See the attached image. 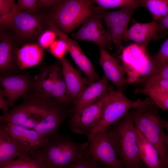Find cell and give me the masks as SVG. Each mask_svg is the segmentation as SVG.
<instances>
[{"mask_svg":"<svg viewBox=\"0 0 168 168\" xmlns=\"http://www.w3.org/2000/svg\"><path fill=\"white\" fill-rule=\"evenodd\" d=\"M21 97V104L0 116L1 121L34 129L44 120L58 102L46 96L33 87Z\"/></svg>","mask_w":168,"mask_h":168,"instance_id":"1","label":"cell"},{"mask_svg":"<svg viewBox=\"0 0 168 168\" xmlns=\"http://www.w3.org/2000/svg\"><path fill=\"white\" fill-rule=\"evenodd\" d=\"M88 144V140L80 143L68 136L58 133L28 155L43 160L48 168H63L84 154Z\"/></svg>","mask_w":168,"mask_h":168,"instance_id":"2","label":"cell"},{"mask_svg":"<svg viewBox=\"0 0 168 168\" xmlns=\"http://www.w3.org/2000/svg\"><path fill=\"white\" fill-rule=\"evenodd\" d=\"M159 108L155 104L131 109L133 124L147 140L157 150L161 156L168 161V122L161 117Z\"/></svg>","mask_w":168,"mask_h":168,"instance_id":"3","label":"cell"},{"mask_svg":"<svg viewBox=\"0 0 168 168\" xmlns=\"http://www.w3.org/2000/svg\"><path fill=\"white\" fill-rule=\"evenodd\" d=\"M116 153L123 168H141V160L131 111L109 127Z\"/></svg>","mask_w":168,"mask_h":168,"instance_id":"4","label":"cell"},{"mask_svg":"<svg viewBox=\"0 0 168 168\" xmlns=\"http://www.w3.org/2000/svg\"><path fill=\"white\" fill-rule=\"evenodd\" d=\"M93 0H64L54 6L46 16L68 35L95 13Z\"/></svg>","mask_w":168,"mask_h":168,"instance_id":"5","label":"cell"},{"mask_svg":"<svg viewBox=\"0 0 168 168\" xmlns=\"http://www.w3.org/2000/svg\"><path fill=\"white\" fill-rule=\"evenodd\" d=\"M154 104L149 97L144 100H132L123 92L115 91L110 87L104 100L102 115L93 127L90 137L105 131L111 125L124 117L131 109L139 106Z\"/></svg>","mask_w":168,"mask_h":168,"instance_id":"6","label":"cell"},{"mask_svg":"<svg viewBox=\"0 0 168 168\" xmlns=\"http://www.w3.org/2000/svg\"><path fill=\"white\" fill-rule=\"evenodd\" d=\"M137 8L131 6L115 11H106L94 6L95 12L105 23L106 30L110 40L116 48L118 54L124 49L123 45L124 36L134 11Z\"/></svg>","mask_w":168,"mask_h":168,"instance_id":"7","label":"cell"},{"mask_svg":"<svg viewBox=\"0 0 168 168\" xmlns=\"http://www.w3.org/2000/svg\"><path fill=\"white\" fill-rule=\"evenodd\" d=\"M9 28L12 30L18 43L24 44L34 42L47 28L46 16L39 13L17 12Z\"/></svg>","mask_w":168,"mask_h":168,"instance_id":"8","label":"cell"},{"mask_svg":"<svg viewBox=\"0 0 168 168\" xmlns=\"http://www.w3.org/2000/svg\"><path fill=\"white\" fill-rule=\"evenodd\" d=\"M87 140L89 144L86 154L111 168H123L117 156L114 137L109 128L95 134Z\"/></svg>","mask_w":168,"mask_h":168,"instance_id":"9","label":"cell"},{"mask_svg":"<svg viewBox=\"0 0 168 168\" xmlns=\"http://www.w3.org/2000/svg\"><path fill=\"white\" fill-rule=\"evenodd\" d=\"M102 21L101 18L95 12L85 21L76 32L72 34V37L77 40L92 42L99 48L112 49L113 44Z\"/></svg>","mask_w":168,"mask_h":168,"instance_id":"10","label":"cell"},{"mask_svg":"<svg viewBox=\"0 0 168 168\" xmlns=\"http://www.w3.org/2000/svg\"><path fill=\"white\" fill-rule=\"evenodd\" d=\"M46 21L47 28L54 31L57 36L66 43L68 52L77 65L86 75L89 84L99 80L98 74L95 71L92 63L78 44L60 31L47 17Z\"/></svg>","mask_w":168,"mask_h":168,"instance_id":"11","label":"cell"},{"mask_svg":"<svg viewBox=\"0 0 168 168\" xmlns=\"http://www.w3.org/2000/svg\"><path fill=\"white\" fill-rule=\"evenodd\" d=\"M105 97L100 102L73 114L69 124L71 132L85 135L88 138L90 137L93 127L101 117Z\"/></svg>","mask_w":168,"mask_h":168,"instance_id":"12","label":"cell"},{"mask_svg":"<svg viewBox=\"0 0 168 168\" xmlns=\"http://www.w3.org/2000/svg\"><path fill=\"white\" fill-rule=\"evenodd\" d=\"M0 85L3 88L8 106L13 107L16 101L33 87L34 81L28 73L23 71L0 77Z\"/></svg>","mask_w":168,"mask_h":168,"instance_id":"13","label":"cell"},{"mask_svg":"<svg viewBox=\"0 0 168 168\" xmlns=\"http://www.w3.org/2000/svg\"><path fill=\"white\" fill-rule=\"evenodd\" d=\"M11 34L6 32L0 41V77L23 71L19 68L17 62L18 43L13 34Z\"/></svg>","mask_w":168,"mask_h":168,"instance_id":"14","label":"cell"},{"mask_svg":"<svg viewBox=\"0 0 168 168\" xmlns=\"http://www.w3.org/2000/svg\"><path fill=\"white\" fill-rule=\"evenodd\" d=\"M59 60L68 95L71 102L75 103L81 93L89 85L88 80L82 76L80 70L76 69L65 58Z\"/></svg>","mask_w":168,"mask_h":168,"instance_id":"15","label":"cell"},{"mask_svg":"<svg viewBox=\"0 0 168 168\" xmlns=\"http://www.w3.org/2000/svg\"><path fill=\"white\" fill-rule=\"evenodd\" d=\"M99 48V64L104 71V75L114 84L117 91L123 92L127 83L125 77V70L124 67L106 49L101 47Z\"/></svg>","mask_w":168,"mask_h":168,"instance_id":"16","label":"cell"},{"mask_svg":"<svg viewBox=\"0 0 168 168\" xmlns=\"http://www.w3.org/2000/svg\"><path fill=\"white\" fill-rule=\"evenodd\" d=\"M110 87L108 80L104 74L101 79L89 85L81 93L75 103L73 114L101 100L107 95Z\"/></svg>","mask_w":168,"mask_h":168,"instance_id":"17","label":"cell"},{"mask_svg":"<svg viewBox=\"0 0 168 168\" xmlns=\"http://www.w3.org/2000/svg\"><path fill=\"white\" fill-rule=\"evenodd\" d=\"M7 123L9 135L24 147L28 155L30 152L43 147L48 141L34 129Z\"/></svg>","mask_w":168,"mask_h":168,"instance_id":"18","label":"cell"},{"mask_svg":"<svg viewBox=\"0 0 168 168\" xmlns=\"http://www.w3.org/2000/svg\"><path fill=\"white\" fill-rule=\"evenodd\" d=\"M63 105L58 102L44 120L34 129L48 140L59 133L60 126L66 118V111Z\"/></svg>","mask_w":168,"mask_h":168,"instance_id":"19","label":"cell"},{"mask_svg":"<svg viewBox=\"0 0 168 168\" xmlns=\"http://www.w3.org/2000/svg\"><path fill=\"white\" fill-rule=\"evenodd\" d=\"M22 154L28 155L24 147L9 135L7 122L0 121V166L10 163Z\"/></svg>","mask_w":168,"mask_h":168,"instance_id":"20","label":"cell"},{"mask_svg":"<svg viewBox=\"0 0 168 168\" xmlns=\"http://www.w3.org/2000/svg\"><path fill=\"white\" fill-rule=\"evenodd\" d=\"M161 38L159 31L155 21L147 23H136L125 34L124 41L133 40L140 46L146 48L151 41Z\"/></svg>","mask_w":168,"mask_h":168,"instance_id":"21","label":"cell"},{"mask_svg":"<svg viewBox=\"0 0 168 168\" xmlns=\"http://www.w3.org/2000/svg\"><path fill=\"white\" fill-rule=\"evenodd\" d=\"M135 129L139 154L142 162L148 168H168V161L161 156L156 149L135 127Z\"/></svg>","mask_w":168,"mask_h":168,"instance_id":"22","label":"cell"},{"mask_svg":"<svg viewBox=\"0 0 168 168\" xmlns=\"http://www.w3.org/2000/svg\"><path fill=\"white\" fill-rule=\"evenodd\" d=\"M16 54L17 63L21 70L38 64L45 55L43 49L35 42L24 44L18 48Z\"/></svg>","mask_w":168,"mask_h":168,"instance_id":"23","label":"cell"},{"mask_svg":"<svg viewBox=\"0 0 168 168\" xmlns=\"http://www.w3.org/2000/svg\"><path fill=\"white\" fill-rule=\"evenodd\" d=\"M39 72L34 77L33 88L48 97H51L54 82L52 65L39 68Z\"/></svg>","mask_w":168,"mask_h":168,"instance_id":"24","label":"cell"},{"mask_svg":"<svg viewBox=\"0 0 168 168\" xmlns=\"http://www.w3.org/2000/svg\"><path fill=\"white\" fill-rule=\"evenodd\" d=\"M52 65L54 82L51 97L54 98L63 105L72 102L62 75L60 60Z\"/></svg>","mask_w":168,"mask_h":168,"instance_id":"25","label":"cell"},{"mask_svg":"<svg viewBox=\"0 0 168 168\" xmlns=\"http://www.w3.org/2000/svg\"><path fill=\"white\" fill-rule=\"evenodd\" d=\"M0 168H48L43 160L32 158L27 154H22L10 163Z\"/></svg>","mask_w":168,"mask_h":168,"instance_id":"26","label":"cell"},{"mask_svg":"<svg viewBox=\"0 0 168 168\" xmlns=\"http://www.w3.org/2000/svg\"><path fill=\"white\" fill-rule=\"evenodd\" d=\"M143 7L151 13L155 21L168 14V0H141Z\"/></svg>","mask_w":168,"mask_h":168,"instance_id":"27","label":"cell"},{"mask_svg":"<svg viewBox=\"0 0 168 168\" xmlns=\"http://www.w3.org/2000/svg\"><path fill=\"white\" fill-rule=\"evenodd\" d=\"M13 0H0V26L9 28L13 18L17 12Z\"/></svg>","mask_w":168,"mask_h":168,"instance_id":"28","label":"cell"},{"mask_svg":"<svg viewBox=\"0 0 168 168\" xmlns=\"http://www.w3.org/2000/svg\"><path fill=\"white\" fill-rule=\"evenodd\" d=\"M136 94L147 95L152 99L159 108L164 111L168 110V91L163 90H151L143 88L137 89Z\"/></svg>","mask_w":168,"mask_h":168,"instance_id":"29","label":"cell"},{"mask_svg":"<svg viewBox=\"0 0 168 168\" xmlns=\"http://www.w3.org/2000/svg\"><path fill=\"white\" fill-rule=\"evenodd\" d=\"M97 7L104 10L116 7L120 8L134 6L142 7L141 0H93Z\"/></svg>","mask_w":168,"mask_h":168,"instance_id":"30","label":"cell"},{"mask_svg":"<svg viewBox=\"0 0 168 168\" xmlns=\"http://www.w3.org/2000/svg\"><path fill=\"white\" fill-rule=\"evenodd\" d=\"M99 162L86 153L64 168H98Z\"/></svg>","mask_w":168,"mask_h":168,"instance_id":"31","label":"cell"},{"mask_svg":"<svg viewBox=\"0 0 168 168\" xmlns=\"http://www.w3.org/2000/svg\"><path fill=\"white\" fill-rule=\"evenodd\" d=\"M143 88L148 90L168 91V80L150 74L145 80Z\"/></svg>","mask_w":168,"mask_h":168,"instance_id":"32","label":"cell"},{"mask_svg":"<svg viewBox=\"0 0 168 168\" xmlns=\"http://www.w3.org/2000/svg\"><path fill=\"white\" fill-rule=\"evenodd\" d=\"M155 68L159 65L168 63V39L167 38L161 45L159 50L151 59Z\"/></svg>","mask_w":168,"mask_h":168,"instance_id":"33","label":"cell"},{"mask_svg":"<svg viewBox=\"0 0 168 168\" xmlns=\"http://www.w3.org/2000/svg\"><path fill=\"white\" fill-rule=\"evenodd\" d=\"M56 36L54 31L47 28L39 35L37 43L43 49H48L56 40Z\"/></svg>","mask_w":168,"mask_h":168,"instance_id":"34","label":"cell"},{"mask_svg":"<svg viewBox=\"0 0 168 168\" xmlns=\"http://www.w3.org/2000/svg\"><path fill=\"white\" fill-rule=\"evenodd\" d=\"M49 48L51 54L59 60L64 58L68 52L66 43L59 38L55 40Z\"/></svg>","mask_w":168,"mask_h":168,"instance_id":"35","label":"cell"},{"mask_svg":"<svg viewBox=\"0 0 168 168\" xmlns=\"http://www.w3.org/2000/svg\"><path fill=\"white\" fill-rule=\"evenodd\" d=\"M37 0H18L16 4L18 12L39 13L40 10L37 5Z\"/></svg>","mask_w":168,"mask_h":168,"instance_id":"36","label":"cell"},{"mask_svg":"<svg viewBox=\"0 0 168 168\" xmlns=\"http://www.w3.org/2000/svg\"><path fill=\"white\" fill-rule=\"evenodd\" d=\"M154 21L157 25L161 38H164L168 32V14Z\"/></svg>","mask_w":168,"mask_h":168,"instance_id":"37","label":"cell"},{"mask_svg":"<svg viewBox=\"0 0 168 168\" xmlns=\"http://www.w3.org/2000/svg\"><path fill=\"white\" fill-rule=\"evenodd\" d=\"M150 74L163 79L168 80V63L161 64L156 67Z\"/></svg>","mask_w":168,"mask_h":168,"instance_id":"38","label":"cell"},{"mask_svg":"<svg viewBox=\"0 0 168 168\" xmlns=\"http://www.w3.org/2000/svg\"><path fill=\"white\" fill-rule=\"evenodd\" d=\"M60 1L59 0H38L37 5L38 9L40 10L43 7L54 6Z\"/></svg>","mask_w":168,"mask_h":168,"instance_id":"39","label":"cell"},{"mask_svg":"<svg viewBox=\"0 0 168 168\" xmlns=\"http://www.w3.org/2000/svg\"><path fill=\"white\" fill-rule=\"evenodd\" d=\"M3 95L0 93V109L3 111L4 114L8 112V105L6 100L3 98Z\"/></svg>","mask_w":168,"mask_h":168,"instance_id":"40","label":"cell"},{"mask_svg":"<svg viewBox=\"0 0 168 168\" xmlns=\"http://www.w3.org/2000/svg\"><path fill=\"white\" fill-rule=\"evenodd\" d=\"M7 28L0 26V41L6 32L5 29Z\"/></svg>","mask_w":168,"mask_h":168,"instance_id":"41","label":"cell"},{"mask_svg":"<svg viewBox=\"0 0 168 168\" xmlns=\"http://www.w3.org/2000/svg\"><path fill=\"white\" fill-rule=\"evenodd\" d=\"M98 168H111L99 162Z\"/></svg>","mask_w":168,"mask_h":168,"instance_id":"42","label":"cell"},{"mask_svg":"<svg viewBox=\"0 0 168 168\" xmlns=\"http://www.w3.org/2000/svg\"><path fill=\"white\" fill-rule=\"evenodd\" d=\"M0 93H1L3 95V89L1 87L0 85Z\"/></svg>","mask_w":168,"mask_h":168,"instance_id":"43","label":"cell"},{"mask_svg":"<svg viewBox=\"0 0 168 168\" xmlns=\"http://www.w3.org/2000/svg\"></svg>","mask_w":168,"mask_h":168,"instance_id":"44","label":"cell"}]
</instances>
